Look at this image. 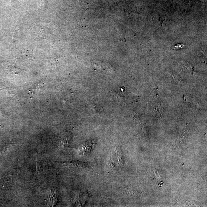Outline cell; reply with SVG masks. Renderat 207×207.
I'll return each instance as SVG.
<instances>
[{"mask_svg": "<svg viewBox=\"0 0 207 207\" xmlns=\"http://www.w3.org/2000/svg\"><path fill=\"white\" fill-rule=\"evenodd\" d=\"M63 163H70L75 166L79 168H85L88 166V163L87 162H80L78 160H73L71 162H58Z\"/></svg>", "mask_w": 207, "mask_h": 207, "instance_id": "1", "label": "cell"}, {"mask_svg": "<svg viewBox=\"0 0 207 207\" xmlns=\"http://www.w3.org/2000/svg\"><path fill=\"white\" fill-rule=\"evenodd\" d=\"M185 45L183 44H176V45L173 46L172 48L175 50H180L184 48Z\"/></svg>", "mask_w": 207, "mask_h": 207, "instance_id": "2", "label": "cell"}]
</instances>
